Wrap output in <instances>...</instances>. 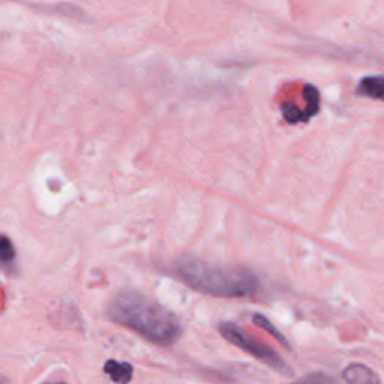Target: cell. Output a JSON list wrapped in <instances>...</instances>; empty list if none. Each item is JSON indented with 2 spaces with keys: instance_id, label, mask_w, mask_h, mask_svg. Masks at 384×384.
<instances>
[{
  "instance_id": "obj_1",
  "label": "cell",
  "mask_w": 384,
  "mask_h": 384,
  "mask_svg": "<svg viewBox=\"0 0 384 384\" xmlns=\"http://www.w3.org/2000/svg\"><path fill=\"white\" fill-rule=\"evenodd\" d=\"M107 314L112 322L131 329L153 344L170 345L182 333L178 315L137 291L119 293L110 302Z\"/></svg>"
},
{
  "instance_id": "obj_2",
  "label": "cell",
  "mask_w": 384,
  "mask_h": 384,
  "mask_svg": "<svg viewBox=\"0 0 384 384\" xmlns=\"http://www.w3.org/2000/svg\"><path fill=\"white\" fill-rule=\"evenodd\" d=\"M174 272L191 289L218 298H245L260 289L258 278L248 269L215 266L197 258L179 260Z\"/></svg>"
},
{
  "instance_id": "obj_3",
  "label": "cell",
  "mask_w": 384,
  "mask_h": 384,
  "mask_svg": "<svg viewBox=\"0 0 384 384\" xmlns=\"http://www.w3.org/2000/svg\"><path fill=\"white\" fill-rule=\"evenodd\" d=\"M219 332L227 339L228 343H232L233 345L239 347L240 350L246 351L252 357H256L257 360L266 364L270 366L273 371L279 372V374L285 377H291L293 371L289 366L287 362H285L277 351H273L270 347L266 344H263L258 339L254 336H251L246 333L242 327H239L233 323H223L219 326Z\"/></svg>"
},
{
  "instance_id": "obj_4",
  "label": "cell",
  "mask_w": 384,
  "mask_h": 384,
  "mask_svg": "<svg viewBox=\"0 0 384 384\" xmlns=\"http://www.w3.org/2000/svg\"><path fill=\"white\" fill-rule=\"evenodd\" d=\"M343 378L348 384H381V380L376 371L365 365H350L344 369Z\"/></svg>"
},
{
  "instance_id": "obj_5",
  "label": "cell",
  "mask_w": 384,
  "mask_h": 384,
  "mask_svg": "<svg viewBox=\"0 0 384 384\" xmlns=\"http://www.w3.org/2000/svg\"><path fill=\"white\" fill-rule=\"evenodd\" d=\"M356 93L360 96H368L372 98V100L381 101L384 89H383V77L381 75H372V77H365L364 80H360Z\"/></svg>"
},
{
  "instance_id": "obj_6",
  "label": "cell",
  "mask_w": 384,
  "mask_h": 384,
  "mask_svg": "<svg viewBox=\"0 0 384 384\" xmlns=\"http://www.w3.org/2000/svg\"><path fill=\"white\" fill-rule=\"evenodd\" d=\"M104 371L110 377H112L114 383L128 384L131 378H133L134 368L129 364H119V362L116 360H108L104 366Z\"/></svg>"
},
{
  "instance_id": "obj_7",
  "label": "cell",
  "mask_w": 384,
  "mask_h": 384,
  "mask_svg": "<svg viewBox=\"0 0 384 384\" xmlns=\"http://www.w3.org/2000/svg\"><path fill=\"white\" fill-rule=\"evenodd\" d=\"M303 98H305V102H306V108H305V119L308 120L311 119L312 116H315L318 113V110H320V93H318L317 87L311 86V84H306L303 87Z\"/></svg>"
},
{
  "instance_id": "obj_8",
  "label": "cell",
  "mask_w": 384,
  "mask_h": 384,
  "mask_svg": "<svg viewBox=\"0 0 384 384\" xmlns=\"http://www.w3.org/2000/svg\"><path fill=\"white\" fill-rule=\"evenodd\" d=\"M252 322H254L256 326H258V327H261V329H265V331H266L267 333H270L273 338H275L279 344H282L284 347L290 348V344H289V341H287V338H285V336L278 331V329L269 322V318H267V317L261 315V314H254V315H252Z\"/></svg>"
},
{
  "instance_id": "obj_9",
  "label": "cell",
  "mask_w": 384,
  "mask_h": 384,
  "mask_svg": "<svg viewBox=\"0 0 384 384\" xmlns=\"http://www.w3.org/2000/svg\"><path fill=\"white\" fill-rule=\"evenodd\" d=\"M282 116L291 125L299 124V122H306V119H305V114H303L302 110L298 105H296V104H293V102H284L282 104Z\"/></svg>"
},
{
  "instance_id": "obj_10",
  "label": "cell",
  "mask_w": 384,
  "mask_h": 384,
  "mask_svg": "<svg viewBox=\"0 0 384 384\" xmlns=\"http://www.w3.org/2000/svg\"><path fill=\"white\" fill-rule=\"evenodd\" d=\"M15 258V248L13 242L6 237L0 234V260L2 261H11Z\"/></svg>"
},
{
  "instance_id": "obj_11",
  "label": "cell",
  "mask_w": 384,
  "mask_h": 384,
  "mask_svg": "<svg viewBox=\"0 0 384 384\" xmlns=\"http://www.w3.org/2000/svg\"><path fill=\"white\" fill-rule=\"evenodd\" d=\"M299 384H336V381L324 374H311L308 377L303 378V383Z\"/></svg>"
},
{
  "instance_id": "obj_12",
  "label": "cell",
  "mask_w": 384,
  "mask_h": 384,
  "mask_svg": "<svg viewBox=\"0 0 384 384\" xmlns=\"http://www.w3.org/2000/svg\"><path fill=\"white\" fill-rule=\"evenodd\" d=\"M0 384H4V383H2V381H0Z\"/></svg>"
}]
</instances>
